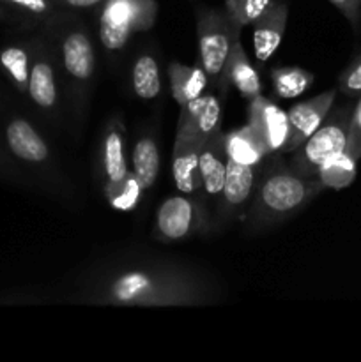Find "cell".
<instances>
[{
	"instance_id": "6da1fadb",
	"label": "cell",
	"mask_w": 361,
	"mask_h": 362,
	"mask_svg": "<svg viewBox=\"0 0 361 362\" xmlns=\"http://www.w3.org/2000/svg\"><path fill=\"white\" fill-rule=\"evenodd\" d=\"M223 285L207 271L173 258L122 253L74 279L73 303L96 306H209L223 299Z\"/></svg>"
},
{
	"instance_id": "7a4b0ae2",
	"label": "cell",
	"mask_w": 361,
	"mask_h": 362,
	"mask_svg": "<svg viewBox=\"0 0 361 362\" xmlns=\"http://www.w3.org/2000/svg\"><path fill=\"white\" fill-rule=\"evenodd\" d=\"M59 69L67 119L74 136L85 127L98 73L96 42L80 11L55 9L41 23Z\"/></svg>"
},
{
	"instance_id": "3957f363",
	"label": "cell",
	"mask_w": 361,
	"mask_h": 362,
	"mask_svg": "<svg viewBox=\"0 0 361 362\" xmlns=\"http://www.w3.org/2000/svg\"><path fill=\"white\" fill-rule=\"evenodd\" d=\"M326 186L319 177L297 173L285 154H271L262 161L253 198L243 218V233L257 237L303 212Z\"/></svg>"
},
{
	"instance_id": "277c9868",
	"label": "cell",
	"mask_w": 361,
	"mask_h": 362,
	"mask_svg": "<svg viewBox=\"0 0 361 362\" xmlns=\"http://www.w3.org/2000/svg\"><path fill=\"white\" fill-rule=\"evenodd\" d=\"M98 158V177L110 207L117 211L137 207L145 191L127 165L126 129L119 115H113L106 122Z\"/></svg>"
},
{
	"instance_id": "5b68a950",
	"label": "cell",
	"mask_w": 361,
	"mask_h": 362,
	"mask_svg": "<svg viewBox=\"0 0 361 362\" xmlns=\"http://www.w3.org/2000/svg\"><path fill=\"white\" fill-rule=\"evenodd\" d=\"M98 39L110 62H119L133 34L154 27L156 0H105L98 7Z\"/></svg>"
},
{
	"instance_id": "8992f818",
	"label": "cell",
	"mask_w": 361,
	"mask_h": 362,
	"mask_svg": "<svg viewBox=\"0 0 361 362\" xmlns=\"http://www.w3.org/2000/svg\"><path fill=\"white\" fill-rule=\"evenodd\" d=\"M353 110V99L333 106L315 133L290 152L289 165L301 175L319 177V170L328 159L345 151Z\"/></svg>"
},
{
	"instance_id": "52a82bcc",
	"label": "cell",
	"mask_w": 361,
	"mask_h": 362,
	"mask_svg": "<svg viewBox=\"0 0 361 362\" xmlns=\"http://www.w3.org/2000/svg\"><path fill=\"white\" fill-rule=\"evenodd\" d=\"M6 140L14 158L41 170L50 191L59 194L60 200L73 202L76 198V191L64 173L62 166L57 163L48 141L35 131V127L28 120L20 119V117L11 120L7 124Z\"/></svg>"
},
{
	"instance_id": "ba28073f",
	"label": "cell",
	"mask_w": 361,
	"mask_h": 362,
	"mask_svg": "<svg viewBox=\"0 0 361 362\" xmlns=\"http://www.w3.org/2000/svg\"><path fill=\"white\" fill-rule=\"evenodd\" d=\"M195 21H197L198 62L202 64L209 78V88L219 92V78L227 62L234 41L241 37L227 16L223 7H211L204 4H193Z\"/></svg>"
},
{
	"instance_id": "9c48e42d",
	"label": "cell",
	"mask_w": 361,
	"mask_h": 362,
	"mask_svg": "<svg viewBox=\"0 0 361 362\" xmlns=\"http://www.w3.org/2000/svg\"><path fill=\"white\" fill-rule=\"evenodd\" d=\"M27 95L35 108L55 126L67 122L66 103H64L62 85H60L59 69L48 39L41 32L39 37L32 41L30 74H28Z\"/></svg>"
},
{
	"instance_id": "30bf717a",
	"label": "cell",
	"mask_w": 361,
	"mask_h": 362,
	"mask_svg": "<svg viewBox=\"0 0 361 362\" xmlns=\"http://www.w3.org/2000/svg\"><path fill=\"white\" fill-rule=\"evenodd\" d=\"M211 211L200 198L191 194H173L156 211L152 239L163 244L180 243L191 237H209Z\"/></svg>"
},
{
	"instance_id": "8fae6325",
	"label": "cell",
	"mask_w": 361,
	"mask_h": 362,
	"mask_svg": "<svg viewBox=\"0 0 361 362\" xmlns=\"http://www.w3.org/2000/svg\"><path fill=\"white\" fill-rule=\"evenodd\" d=\"M262 163L257 165H243L232 159L227 161L225 184H223L219 200L216 202L211 212V226L209 237H214L229 228L234 221H243L248 207L257 187L258 173Z\"/></svg>"
},
{
	"instance_id": "7c38bea8",
	"label": "cell",
	"mask_w": 361,
	"mask_h": 362,
	"mask_svg": "<svg viewBox=\"0 0 361 362\" xmlns=\"http://www.w3.org/2000/svg\"><path fill=\"white\" fill-rule=\"evenodd\" d=\"M248 126L257 136L265 156L283 154L289 140V117L275 101L257 95L248 101Z\"/></svg>"
},
{
	"instance_id": "4fadbf2b",
	"label": "cell",
	"mask_w": 361,
	"mask_h": 362,
	"mask_svg": "<svg viewBox=\"0 0 361 362\" xmlns=\"http://www.w3.org/2000/svg\"><path fill=\"white\" fill-rule=\"evenodd\" d=\"M205 140L191 133L186 127L177 126L176 141H173L172 152V177L177 191L184 194L204 200L202 194V180L198 172V156H200L202 145ZM207 205V204H205Z\"/></svg>"
},
{
	"instance_id": "5bb4252c",
	"label": "cell",
	"mask_w": 361,
	"mask_h": 362,
	"mask_svg": "<svg viewBox=\"0 0 361 362\" xmlns=\"http://www.w3.org/2000/svg\"><path fill=\"white\" fill-rule=\"evenodd\" d=\"M338 88H329L308 101L292 105L287 112L289 117V140H287L283 154H290L296 151L306 138L315 133L319 126L324 122L329 110L335 106Z\"/></svg>"
},
{
	"instance_id": "9a60e30c",
	"label": "cell",
	"mask_w": 361,
	"mask_h": 362,
	"mask_svg": "<svg viewBox=\"0 0 361 362\" xmlns=\"http://www.w3.org/2000/svg\"><path fill=\"white\" fill-rule=\"evenodd\" d=\"M227 161H229V156H227L225 148V131L222 127L205 140V144L200 148V156H198L202 194H204V200L211 212L216 202L219 200L223 184H225Z\"/></svg>"
},
{
	"instance_id": "2e32d148",
	"label": "cell",
	"mask_w": 361,
	"mask_h": 362,
	"mask_svg": "<svg viewBox=\"0 0 361 362\" xmlns=\"http://www.w3.org/2000/svg\"><path fill=\"white\" fill-rule=\"evenodd\" d=\"M223 98L225 94L207 88L200 98L191 101L184 108H179V120L177 126L186 127L191 133L200 136L202 140H207L211 134L222 129L223 120Z\"/></svg>"
},
{
	"instance_id": "e0dca14e",
	"label": "cell",
	"mask_w": 361,
	"mask_h": 362,
	"mask_svg": "<svg viewBox=\"0 0 361 362\" xmlns=\"http://www.w3.org/2000/svg\"><path fill=\"white\" fill-rule=\"evenodd\" d=\"M229 88L237 90V94H241L248 101L262 94L260 76L248 59V53L241 42V37L234 41L225 66H223L222 78H219V92L227 94Z\"/></svg>"
},
{
	"instance_id": "ac0fdd59",
	"label": "cell",
	"mask_w": 361,
	"mask_h": 362,
	"mask_svg": "<svg viewBox=\"0 0 361 362\" xmlns=\"http://www.w3.org/2000/svg\"><path fill=\"white\" fill-rule=\"evenodd\" d=\"M289 20V4L273 0L268 9L253 23V52L258 62H268L282 45Z\"/></svg>"
},
{
	"instance_id": "d6986e66",
	"label": "cell",
	"mask_w": 361,
	"mask_h": 362,
	"mask_svg": "<svg viewBox=\"0 0 361 362\" xmlns=\"http://www.w3.org/2000/svg\"><path fill=\"white\" fill-rule=\"evenodd\" d=\"M166 74H168L170 94L179 108L190 105L209 88L207 73L200 62L188 66V64L177 62V60H170Z\"/></svg>"
},
{
	"instance_id": "ffe728a7",
	"label": "cell",
	"mask_w": 361,
	"mask_h": 362,
	"mask_svg": "<svg viewBox=\"0 0 361 362\" xmlns=\"http://www.w3.org/2000/svg\"><path fill=\"white\" fill-rule=\"evenodd\" d=\"M131 88L133 94L142 101H156L163 92L161 67H159L158 52L149 48L140 49L133 57L130 69Z\"/></svg>"
},
{
	"instance_id": "44dd1931",
	"label": "cell",
	"mask_w": 361,
	"mask_h": 362,
	"mask_svg": "<svg viewBox=\"0 0 361 362\" xmlns=\"http://www.w3.org/2000/svg\"><path fill=\"white\" fill-rule=\"evenodd\" d=\"M161 168V156L156 133L145 131L137 138L131 152V172L137 177L142 189L149 191L156 184Z\"/></svg>"
},
{
	"instance_id": "7402d4cb",
	"label": "cell",
	"mask_w": 361,
	"mask_h": 362,
	"mask_svg": "<svg viewBox=\"0 0 361 362\" xmlns=\"http://www.w3.org/2000/svg\"><path fill=\"white\" fill-rule=\"evenodd\" d=\"M225 148L229 159L243 165H257L268 158L248 124L225 133Z\"/></svg>"
},
{
	"instance_id": "603a6c76",
	"label": "cell",
	"mask_w": 361,
	"mask_h": 362,
	"mask_svg": "<svg viewBox=\"0 0 361 362\" xmlns=\"http://www.w3.org/2000/svg\"><path fill=\"white\" fill-rule=\"evenodd\" d=\"M315 76L310 71L297 66H283L271 69L273 94L280 99H294L314 85Z\"/></svg>"
},
{
	"instance_id": "cb8c5ba5",
	"label": "cell",
	"mask_w": 361,
	"mask_h": 362,
	"mask_svg": "<svg viewBox=\"0 0 361 362\" xmlns=\"http://www.w3.org/2000/svg\"><path fill=\"white\" fill-rule=\"evenodd\" d=\"M32 42L28 46H7L0 52V64L4 71L9 74L14 87L21 92H27L28 74H30Z\"/></svg>"
},
{
	"instance_id": "d4e9b609",
	"label": "cell",
	"mask_w": 361,
	"mask_h": 362,
	"mask_svg": "<svg viewBox=\"0 0 361 362\" xmlns=\"http://www.w3.org/2000/svg\"><path fill=\"white\" fill-rule=\"evenodd\" d=\"M357 172V161L350 158L345 151L340 152V154L333 156L331 159L324 163L319 170V179L322 180V184L333 189H342L347 187L354 179H356Z\"/></svg>"
},
{
	"instance_id": "484cf974",
	"label": "cell",
	"mask_w": 361,
	"mask_h": 362,
	"mask_svg": "<svg viewBox=\"0 0 361 362\" xmlns=\"http://www.w3.org/2000/svg\"><path fill=\"white\" fill-rule=\"evenodd\" d=\"M273 0H225L223 9L232 21L234 28L243 32L244 27L253 25L264 14Z\"/></svg>"
},
{
	"instance_id": "4316f807",
	"label": "cell",
	"mask_w": 361,
	"mask_h": 362,
	"mask_svg": "<svg viewBox=\"0 0 361 362\" xmlns=\"http://www.w3.org/2000/svg\"><path fill=\"white\" fill-rule=\"evenodd\" d=\"M338 92L347 99H356L361 95V52L350 60L349 66L338 76Z\"/></svg>"
},
{
	"instance_id": "83f0119b",
	"label": "cell",
	"mask_w": 361,
	"mask_h": 362,
	"mask_svg": "<svg viewBox=\"0 0 361 362\" xmlns=\"http://www.w3.org/2000/svg\"><path fill=\"white\" fill-rule=\"evenodd\" d=\"M345 152L356 161L361 159V95L356 98V103H354Z\"/></svg>"
},
{
	"instance_id": "f1b7e54d",
	"label": "cell",
	"mask_w": 361,
	"mask_h": 362,
	"mask_svg": "<svg viewBox=\"0 0 361 362\" xmlns=\"http://www.w3.org/2000/svg\"><path fill=\"white\" fill-rule=\"evenodd\" d=\"M331 6L340 11L343 18L349 21L354 34L360 35L361 30V0H328Z\"/></svg>"
},
{
	"instance_id": "f546056e",
	"label": "cell",
	"mask_w": 361,
	"mask_h": 362,
	"mask_svg": "<svg viewBox=\"0 0 361 362\" xmlns=\"http://www.w3.org/2000/svg\"><path fill=\"white\" fill-rule=\"evenodd\" d=\"M57 9H71V11H87L101 6L105 0H50Z\"/></svg>"
}]
</instances>
